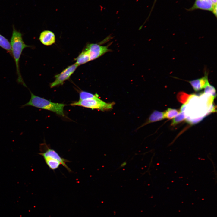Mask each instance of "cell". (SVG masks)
Masks as SVG:
<instances>
[{"mask_svg":"<svg viewBox=\"0 0 217 217\" xmlns=\"http://www.w3.org/2000/svg\"><path fill=\"white\" fill-rule=\"evenodd\" d=\"M13 30L11 39L10 44L11 47L12 55L15 63L16 72L17 76V82L24 87H27L24 83L21 74L19 61L22 52L24 49L27 47H31L30 46L25 44L23 41L22 34L17 30L14 26H13Z\"/></svg>","mask_w":217,"mask_h":217,"instance_id":"1","label":"cell"},{"mask_svg":"<svg viewBox=\"0 0 217 217\" xmlns=\"http://www.w3.org/2000/svg\"><path fill=\"white\" fill-rule=\"evenodd\" d=\"M31 97L29 101L21 106V108L31 106L48 110L63 117L65 116L64 108L66 105L64 104L52 102L44 98L36 96L29 90Z\"/></svg>","mask_w":217,"mask_h":217,"instance_id":"2","label":"cell"},{"mask_svg":"<svg viewBox=\"0 0 217 217\" xmlns=\"http://www.w3.org/2000/svg\"><path fill=\"white\" fill-rule=\"evenodd\" d=\"M115 103L114 102L107 103L99 98H92L74 102L71 104L72 106H78L89 108L96 109L102 111H108L112 109Z\"/></svg>","mask_w":217,"mask_h":217,"instance_id":"3","label":"cell"},{"mask_svg":"<svg viewBox=\"0 0 217 217\" xmlns=\"http://www.w3.org/2000/svg\"><path fill=\"white\" fill-rule=\"evenodd\" d=\"M109 45L103 46L98 43L88 44L81 52L89 61L96 59L110 51Z\"/></svg>","mask_w":217,"mask_h":217,"instance_id":"4","label":"cell"},{"mask_svg":"<svg viewBox=\"0 0 217 217\" xmlns=\"http://www.w3.org/2000/svg\"><path fill=\"white\" fill-rule=\"evenodd\" d=\"M39 147L40 152L39 154L42 156L44 159H48L58 161L69 172H71V169L66 164V162H69V161L61 157L57 152L51 148L45 142L40 144Z\"/></svg>","mask_w":217,"mask_h":217,"instance_id":"5","label":"cell"},{"mask_svg":"<svg viewBox=\"0 0 217 217\" xmlns=\"http://www.w3.org/2000/svg\"><path fill=\"white\" fill-rule=\"evenodd\" d=\"M79 66L74 63L69 66L59 74L55 75V80L50 84V87L62 85L65 81L68 79Z\"/></svg>","mask_w":217,"mask_h":217,"instance_id":"6","label":"cell"},{"mask_svg":"<svg viewBox=\"0 0 217 217\" xmlns=\"http://www.w3.org/2000/svg\"><path fill=\"white\" fill-rule=\"evenodd\" d=\"M208 72L205 69L203 77L188 81L195 91H198L204 88L209 83L208 80Z\"/></svg>","mask_w":217,"mask_h":217,"instance_id":"7","label":"cell"},{"mask_svg":"<svg viewBox=\"0 0 217 217\" xmlns=\"http://www.w3.org/2000/svg\"><path fill=\"white\" fill-rule=\"evenodd\" d=\"M39 39L42 44L49 46L55 42V37L54 33L52 31L45 30L40 33Z\"/></svg>","mask_w":217,"mask_h":217,"instance_id":"8","label":"cell"},{"mask_svg":"<svg viewBox=\"0 0 217 217\" xmlns=\"http://www.w3.org/2000/svg\"><path fill=\"white\" fill-rule=\"evenodd\" d=\"M214 5L211 0H196L190 10L199 9L212 11Z\"/></svg>","mask_w":217,"mask_h":217,"instance_id":"9","label":"cell"},{"mask_svg":"<svg viewBox=\"0 0 217 217\" xmlns=\"http://www.w3.org/2000/svg\"><path fill=\"white\" fill-rule=\"evenodd\" d=\"M164 118V112L154 111L150 115L147 121L139 127V128L149 124L160 121Z\"/></svg>","mask_w":217,"mask_h":217,"instance_id":"10","label":"cell"},{"mask_svg":"<svg viewBox=\"0 0 217 217\" xmlns=\"http://www.w3.org/2000/svg\"><path fill=\"white\" fill-rule=\"evenodd\" d=\"M0 46L5 50L11 55H12L10 42L7 38L1 34H0Z\"/></svg>","mask_w":217,"mask_h":217,"instance_id":"11","label":"cell"},{"mask_svg":"<svg viewBox=\"0 0 217 217\" xmlns=\"http://www.w3.org/2000/svg\"><path fill=\"white\" fill-rule=\"evenodd\" d=\"M45 161L51 169L55 170L58 168L59 167L61 163L59 161L48 159H44Z\"/></svg>","mask_w":217,"mask_h":217,"instance_id":"12","label":"cell"},{"mask_svg":"<svg viewBox=\"0 0 217 217\" xmlns=\"http://www.w3.org/2000/svg\"><path fill=\"white\" fill-rule=\"evenodd\" d=\"M192 95L188 94L184 92H179L177 95V98L180 102L186 104Z\"/></svg>","mask_w":217,"mask_h":217,"instance_id":"13","label":"cell"},{"mask_svg":"<svg viewBox=\"0 0 217 217\" xmlns=\"http://www.w3.org/2000/svg\"><path fill=\"white\" fill-rule=\"evenodd\" d=\"M180 112L176 109L168 108L164 112L165 118L172 119L177 115Z\"/></svg>","mask_w":217,"mask_h":217,"instance_id":"14","label":"cell"},{"mask_svg":"<svg viewBox=\"0 0 217 217\" xmlns=\"http://www.w3.org/2000/svg\"><path fill=\"white\" fill-rule=\"evenodd\" d=\"M99 96L97 94L92 93L85 91H81L79 93V100L92 98H98Z\"/></svg>","mask_w":217,"mask_h":217,"instance_id":"15","label":"cell"},{"mask_svg":"<svg viewBox=\"0 0 217 217\" xmlns=\"http://www.w3.org/2000/svg\"><path fill=\"white\" fill-rule=\"evenodd\" d=\"M186 118L184 112H180L173 119L171 123V125L172 126L176 125L185 120Z\"/></svg>","mask_w":217,"mask_h":217,"instance_id":"16","label":"cell"},{"mask_svg":"<svg viewBox=\"0 0 217 217\" xmlns=\"http://www.w3.org/2000/svg\"><path fill=\"white\" fill-rule=\"evenodd\" d=\"M204 93L209 94L212 96L214 98L216 96V90L215 88L212 85L208 83L205 87Z\"/></svg>","mask_w":217,"mask_h":217,"instance_id":"17","label":"cell"},{"mask_svg":"<svg viewBox=\"0 0 217 217\" xmlns=\"http://www.w3.org/2000/svg\"><path fill=\"white\" fill-rule=\"evenodd\" d=\"M212 12L214 14L215 16V17H217V4H215L214 5L213 8Z\"/></svg>","mask_w":217,"mask_h":217,"instance_id":"18","label":"cell"},{"mask_svg":"<svg viewBox=\"0 0 217 217\" xmlns=\"http://www.w3.org/2000/svg\"><path fill=\"white\" fill-rule=\"evenodd\" d=\"M126 164H127V163H126V162L125 161V162H123L120 165V167H119V168H121L124 167L126 165Z\"/></svg>","mask_w":217,"mask_h":217,"instance_id":"19","label":"cell"},{"mask_svg":"<svg viewBox=\"0 0 217 217\" xmlns=\"http://www.w3.org/2000/svg\"><path fill=\"white\" fill-rule=\"evenodd\" d=\"M214 4H217V0H211Z\"/></svg>","mask_w":217,"mask_h":217,"instance_id":"20","label":"cell"},{"mask_svg":"<svg viewBox=\"0 0 217 217\" xmlns=\"http://www.w3.org/2000/svg\"><path fill=\"white\" fill-rule=\"evenodd\" d=\"M156 1V0H155V2H155L154 3H155Z\"/></svg>","mask_w":217,"mask_h":217,"instance_id":"21","label":"cell"}]
</instances>
